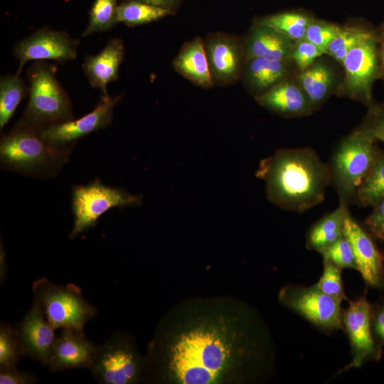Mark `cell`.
Instances as JSON below:
<instances>
[{"label": "cell", "mask_w": 384, "mask_h": 384, "mask_svg": "<svg viewBox=\"0 0 384 384\" xmlns=\"http://www.w3.org/2000/svg\"><path fill=\"white\" fill-rule=\"evenodd\" d=\"M348 212V206L340 203L336 210L316 222L307 234L306 247L319 252L341 238L343 235L344 219Z\"/></svg>", "instance_id": "obj_24"}, {"label": "cell", "mask_w": 384, "mask_h": 384, "mask_svg": "<svg viewBox=\"0 0 384 384\" xmlns=\"http://www.w3.org/2000/svg\"><path fill=\"white\" fill-rule=\"evenodd\" d=\"M381 284H383V285H384V267H383V269Z\"/></svg>", "instance_id": "obj_43"}, {"label": "cell", "mask_w": 384, "mask_h": 384, "mask_svg": "<svg viewBox=\"0 0 384 384\" xmlns=\"http://www.w3.org/2000/svg\"><path fill=\"white\" fill-rule=\"evenodd\" d=\"M296 80L306 94L313 111L336 92L339 85L334 68L321 57L299 71Z\"/></svg>", "instance_id": "obj_21"}, {"label": "cell", "mask_w": 384, "mask_h": 384, "mask_svg": "<svg viewBox=\"0 0 384 384\" xmlns=\"http://www.w3.org/2000/svg\"><path fill=\"white\" fill-rule=\"evenodd\" d=\"M278 300L321 330H344L341 303L316 284L309 287L286 285L279 290Z\"/></svg>", "instance_id": "obj_10"}, {"label": "cell", "mask_w": 384, "mask_h": 384, "mask_svg": "<svg viewBox=\"0 0 384 384\" xmlns=\"http://www.w3.org/2000/svg\"><path fill=\"white\" fill-rule=\"evenodd\" d=\"M324 260V270L316 286L325 294L341 304L347 299L341 279L342 269L328 260Z\"/></svg>", "instance_id": "obj_32"}, {"label": "cell", "mask_w": 384, "mask_h": 384, "mask_svg": "<svg viewBox=\"0 0 384 384\" xmlns=\"http://www.w3.org/2000/svg\"><path fill=\"white\" fill-rule=\"evenodd\" d=\"M171 11L142 2L124 0L117 7V21L127 26H137L156 21Z\"/></svg>", "instance_id": "obj_28"}, {"label": "cell", "mask_w": 384, "mask_h": 384, "mask_svg": "<svg viewBox=\"0 0 384 384\" xmlns=\"http://www.w3.org/2000/svg\"><path fill=\"white\" fill-rule=\"evenodd\" d=\"M375 142L355 129L336 148L330 167L340 203L347 206L379 156Z\"/></svg>", "instance_id": "obj_6"}, {"label": "cell", "mask_w": 384, "mask_h": 384, "mask_svg": "<svg viewBox=\"0 0 384 384\" xmlns=\"http://www.w3.org/2000/svg\"><path fill=\"white\" fill-rule=\"evenodd\" d=\"M323 54H325V52L321 48L302 38L294 42L292 60L299 70L302 71Z\"/></svg>", "instance_id": "obj_36"}, {"label": "cell", "mask_w": 384, "mask_h": 384, "mask_svg": "<svg viewBox=\"0 0 384 384\" xmlns=\"http://www.w3.org/2000/svg\"><path fill=\"white\" fill-rule=\"evenodd\" d=\"M314 19L313 15L306 11L291 10L267 15L255 21L271 27L294 42L304 38Z\"/></svg>", "instance_id": "obj_25"}, {"label": "cell", "mask_w": 384, "mask_h": 384, "mask_svg": "<svg viewBox=\"0 0 384 384\" xmlns=\"http://www.w3.org/2000/svg\"><path fill=\"white\" fill-rule=\"evenodd\" d=\"M243 43L245 61L261 58L292 62L294 41L266 25L255 21Z\"/></svg>", "instance_id": "obj_18"}, {"label": "cell", "mask_w": 384, "mask_h": 384, "mask_svg": "<svg viewBox=\"0 0 384 384\" xmlns=\"http://www.w3.org/2000/svg\"><path fill=\"white\" fill-rule=\"evenodd\" d=\"M343 234L352 247L356 270L367 284L379 287L382 282L383 257L369 235L349 212L344 219Z\"/></svg>", "instance_id": "obj_16"}, {"label": "cell", "mask_w": 384, "mask_h": 384, "mask_svg": "<svg viewBox=\"0 0 384 384\" xmlns=\"http://www.w3.org/2000/svg\"><path fill=\"white\" fill-rule=\"evenodd\" d=\"M79 43L65 31L40 28L15 46L14 55L19 60L17 73L21 74L24 65L31 60H73L77 56Z\"/></svg>", "instance_id": "obj_12"}, {"label": "cell", "mask_w": 384, "mask_h": 384, "mask_svg": "<svg viewBox=\"0 0 384 384\" xmlns=\"http://www.w3.org/2000/svg\"><path fill=\"white\" fill-rule=\"evenodd\" d=\"M120 97L102 96V100L91 112L77 119H73L48 126L38 133L46 142L54 146H73L79 139L110 124L114 108Z\"/></svg>", "instance_id": "obj_13"}, {"label": "cell", "mask_w": 384, "mask_h": 384, "mask_svg": "<svg viewBox=\"0 0 384 384\" xmlns=\"http://www.w3.org/2000/svg\"><path fill=\"white\" fill-rule=\"evenodd\" d=\"M292 63L261 58L246 60L243 69L245 84L255 97L261 95L290 79Z\"/></svg>", "instance_id": "obj_22"}, {"label": "cell", "mask_w": 384, "mask_h": 384, "mask_svg": "<svg viewBox=\"0 0 384 384\" xmlns=\"http://www.w3.org/2000/svg\"><path fill=\"white\" fill-rule=\"evenodd\" d=\"M161 8L171 11L172 14L178 7L181 0H132Z\"/></svg>", "instance_id": "obj_41"}, {"label": "cell", "mask_w": 384, "mask_h": 384, "mask_svg": "<svg viewBox=\"0 0 384 384\" xmlns=\"http://www.w3.org/2000/svg\"><path fill=\"white\" fill-rule=\"evenodd\" d=\"M371 331L375 342L380 346L384 345V306L373 311Z\"/></svg>", "instance_id": "obj_39"}, {"label": "cell", "mask_w": 384, "mask_h": 384, "mask_svg": "<svg viewBox=\"0 0 384 384\" xmlns=\"http://www.w3.org/2000/svg\"><path fill=\"white\" fill-rule=\"evenodd\" d=\"M7 275V266L5 260V253L2 250V245H1V254H0V281L1 283L4 282Z\"/></svg>", "instance_id": "obj_42"}, {"label": "cell", "mask_w": 384, "mask_h": 384, "mask_svg": "<svg viewBox=\"0 0 384 384\" xmlns=\"http://www.w3.org/2000/svg\"><path fill=\"white\" fill-rule=\"evenodd\" d=\"M72 147H56L18 122L0 143L1 168L36 177H53L68 162Z\"/></svg>", "instance_id": "obj_3"}, {"label": "cell", "mask_w": 384, "mask_h": 384, "mask_svg": "<svg viewBox=\"0 0 384 384\" xmlns=\"http://www.w3.org/2000/svg\"><path fill=\"white\" fill-rule=\"evenodd\" d=\"M380 78L384 80V19L376 28Z\"/></svg>", "instance_id": "obj_40"}, {"label": "cell", "mask_w": 384, "mask_h": 384, "mask_svg": "<svg viewBox=\"0 0 384 384\" xmlns=\"http://www.w3.org/2000/svg\"><path fill=\"white\" fill-rule=\"evenodd\" d=\"M124 56V47L121 39L109 41L97 55H87L82 64L84 74L93 88L100 90L102 96H107V85L119 78V69Z\"/></svg>", "instance_id": "obj_19"}, {"label": "cell", "mask_w": 384, "mask_h": 384, "mask_svg": "<svg viewBox=\"0 0 384 384\" xmlns=\"http://www.w3.org/2000/svg\"><path fill=\"white\" fill-rule=\"evenodd\" d=\"M368 108V112L357 129L374 142H384V102H374Z\"/></svg>", "instance_id": "obj_35"}, {"label": "cell", "mask_w": 384, "mask_h": 384, "mask_svg": "<svg viewBox=\"0 0 384 384\" xmlns=\"http://www.w3.org/2000/svg\"><path fill=\"white\" fill-rule=\"evenodd\" d=\"M117 0H95L89 11L88 23L82 36L105 32L117 21Z\"/></svg>", "instance_id": "obj_30"}, {"label": "cell", "mask_w": 384, "mask_h": 384, "mask_svg": "<svg viewBox=\"0 0 384 384\" xmlns=\"http://www.w3.org/2000/svg\"><path fill=\"white\" fill-rule=\"evenodd\" d=\"M256 176L271 203L298 213L321 203L331 181L330 167L306 147L278 149L261 160Z\"/></svg>", "instance_id": "obj_2"}, {"label": "cell", "mask_w": 384, "mask_h": 384, "mask_svg": "<svg viewBox=\"0 0 384 384\" xmlns=\"http://www.w3.org/2000/svg\"><path fill=\"white\" fill-rule=\"evenodd\" d=\"M372 314L373 308L365 296L349 301L348 308L343 311V327L349 338L352 359L338 373L380 358V346L375 342L371 331Z\"/></svg>", "instance_id": "obj_11"}, {"label": "cell", "mask_w": 384, "mask_h": 384, "mask_svg": "<svg viewBox=\"0 0 384 384\" xmlns=\"http://www.w3.org/2000/svg\"><path fill=\"white\" fill-rule=\"evenodd\" d=\"M375 31V28L363 21L341 26L339 32L328 46L326 54L341 64L350 50Z\"/></svg>", "instance_id": "obj_26"}, {"label": "cell", "mask_w": 384, "mask_h": 384, "mask_svg": "<svg viewBox=\"0 0 384 384\" xmlns=\"http://www.w3.org/2000/svg\"><path fill=\"white\" fill-rule=\"evenodd\" d=\"M142 198L124 189L110 187L97 178L87 185L72 188V210L74 223L70 233V240L97 223L99 218L112 208L137 206Z\"/></svg>", "instance_id": "obj_8"}, {"label": "cell", "mask_w": 384, "mask_h": 384, "mask_svg": "<svg viewBox=\"0 0 384 384\" xmlns=\"http://www.w3.org/2000/svg\"><path fill=\"white\" fill-rule=\"evenodd\" d=\"M27 87L19 73L0 80V129L9 122L23 100Z\"/></svg>", "instance_id": "obj_27"}, {"label": "cell", "mask_w": 384, "mask_h": 384, "mask_svg": "<svg viewBox=\"0 0 384 384\" xmlns=\"http://www.w3.org/2000/svg\"><path fill=\"white\" fill-rule=\"evenodd\" d=\"M373 208L366 220V225L374 237L384 241V197Z\"/></svg>", "instance_id": "obj_37"}, {"label": "cell", "mask_w": 384, "mask_h": 384, "mask_svg": "<svg viewBox=\"0 0 384 384\" xmlns=\"http://www.w3.org/2000/svg\"><path fill=\"white\" fill-rule=\"evenodd\" d=\"M56 68L36 61L27 71L29 99L19 122L39 132L43 128L74 118L71 101L58 81Z\"/></svg>", "instance_id": "obj_4"}, {"label": "cell", "mask_w": 384, "mask_h": 384, "mask_svg": "<svg viewBox=\"0 0 384 384\" xmlns=\"http://www.w3.org/2000/svg\"><path fill=\"white\" fill-rule=\"evenodd\" d=\"M41 303L36 299L23 318L15 328L24 355L43 366H48L56 339Z\"/></svg>", "instance_id": "obj_14"}, {"label": "cell", "mask_w": 384, "mask_h": 384, "mask_svg": "<svg viewBox=\"0 0 384 384\" xmlns=\"http://www.w3.org/2000/svg\"><path fill=\"white\" fill-rule=\"evenodd\" d=\"M341 26L325 20L314 19L309 25L304 38L326 50L336 36Z\"/></svg>", "instance_id": "obj_33"}, {"label": "cell", "mask_w": 384, "mask_h": 384, "mask_svg": "<svg viewBox=\"0 0 384 384\" xmlns=\"http://www.w3.org/2000/svg\"><path fill=\"white\" fill-rule=\"evenodd\" d=\"M89 370L101 384H136L144 380L145 356L134 337L119 331L97 345Z\"/></svg>", "instance_id": "obj_5"}, {"label": "cell", "mask_w": 384, "mask_h": 384, "mask_svg": "<svg viewBox=\"0 0 384 384\" xmlns=\"http://www.w3.org/2000/svg\"><path fill=\"white\" fill-rule=\"evenodd\" d=\"M258 104L286 117L307 116L313 112L310 102L297 80H286L255 97Z\"/></svg>", "instance_id": "obj_20"}, {"label": "cell", "mask_w": 384, "mask_h": 384, "mask_svg": "<svg viewBox=\"0 0 384 384\" xmlns=\"http://www.w3.org/2000/svg\"><path fill=\"white\" fill-rule=\"evenodd\" d=\"M341 65L344 75L336 93L372 105L373 86L380 78L376 31L350 50Z\"/></svg>", "instance_id": "obj_9"}, {"label": "cell", "mask_w": 384, "mask_h": 384, "mask_svg": "<svg viewBox=\"0 0 384 384\" xmlns=\"http://www.w3.org/2000/svg\"><path fill=\"white\" fill-rule=\"evenodd\" d=\"M319 252L322 255L323 259L331 261L341 269L351 268L356 270L352 247L343 235Z\"/></svg>", "instance_id": "obj_34"}, {"label": "cell", "mask_w": 384, "mask_h": 384, "mask_svg": "<svg viewBox=\"0 0 384 384\" xmlns=\"http://www.w3.org/2000/svg\"><path fill=\"white\" fill-rule=\"evenodd\" d=\"M25 356L15 329L6 322L0 324V370L16 368Z\"/></svg>", "instance_id": "obj_31"}, {"label": "cell", "mask_w": 384, "mask_h": 384, "mask_svg": "<svg viewBox=\"0 0 384 384\" xmlns=\"http://www.w3.org/2000/svg\"><path fill=\"white\" fill-rule=\"evenodd\" d=\"M37 382V376L31 373L21 371L16 368L0 370L1 384H33Z\"/></svg>", "instance_id": "obj_38"}, {"label": "cell", "mask_w": 384, "mask_h": 384, "mask_svg": "<svg viewBox=\"0 0 384 384\" xmlns=\"http://www.w3.org/2000/svg\"><path fill=\"white\" fill-rule=\"evenodd\" d=\"M32 291L55 330L84 331L85 325L97 314V308L85 299L81 289L75 284L60 285L41 277L33 282Z\"/></svg>", "instance_id": "obj_7"}, {"label": "cell", "mask_w": 384, "mask_h": 384, "mask_svg": "<svg viewBox=\"0 0 384 384\" xmlns=\"http://www.w3.org/2000/svg\"><path fill=\"white\" fill-rule=\"evenodd\" d=\"M384 197V155L379 154L358 187L355 199L363 206H373Z\"/></svg>", "instance_id": "obj_29"}, {"label": "cell", "mask_w": 384, "mask_h": 384, "mask_svg": "<svg viewBox=\"0 0 384 384\" xmlns=\"http://www.w3.org/2000/svg\"><path fill=\"white\" fill-rule=\"evenodd\" d=\"M173 65L179 74L198 86L210 87L213 84L201 38L186 43L174 60Z\"/></svg>", "instance_id": "obj_23"}, {"label": "cell", "mask_w": 384, "mask_h": 384, "mask_svg": "<svg viewBox=\"0 0 384 384\" xmlns=\"http://www.w3.org/2000/svg\"><path fill=\"white\" fill-rule=\"evenodd\" d=\"M97 347L84 331L63 329L56 337L47 366L53 372L90 369Z\"/></svg>", "instance_id": "obj_17"}, {"label": "cell", "mask_w": 384, "mask_h": 384, "mask_svg": "<svg viewBox=\"0 0 384 384\" xmlns=\"http://www.w3.org/2000/svg\"><path fill=\"white\" fill-rule=\"evenodd\" d=\"M272 344L255 310L227 296L193 297L159 320L145 356L144 381L242 384L272 361Z\"/></svg>", "instance_id": "obj_1"}, {"label": "cell", "mask_w": 384, "mask_h": 384, "mask_svg": "<svg viewBox=\"0 0 384 384\" xmlns=\"http://www.w3.org/2000/svg\"><path fill=\"white\" fill-rule=\"evenodd\" d=\"M209 69L213 83L234 82L242 70L244 43L230 35L217 33L204 43Z\"/></svg>", "instance_id": "obj_15"}]
</instances>
